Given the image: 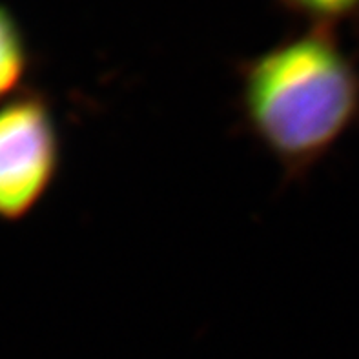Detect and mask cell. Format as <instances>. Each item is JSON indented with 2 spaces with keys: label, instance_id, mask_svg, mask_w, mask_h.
I'll return each mask as SVG.
<instances>
[{
  "label": "cell",
  "instance_id": "6da1fadb",
  "mask_svg": "<svg viewBox=\"0 0 359 359\" xmlns=\"http://www.w3.org/2000/svg\"><path fill=\"white\" fill-rule=\"evenodd\" d=\"M239 106L288 181L301 179L359 121V69L332 27L310 26L239 64Z\"/></svg>",
  "mask_w": 359,
  "mask_h": 359
},
{
  "label": "cell",
  "instance_id": "7a4b0ae2",
  "mask_svg": "<svg viewBox=\"0 0 359 359\" xmlns=\"http://www.w3.org/2000/svg\"><path fill=\"white\" fill-rule=\"evenodd\" d=\"M60 133L41 93H18L0 104V219L20 221L53 187Z\"/></svg>",
  "mask_w": 359,
  "mask_h": 359
},
{
  "label": "cell",
  "instance_id": "3957f363",
  "mask_svg": "<svg viewBox=\"0 0 359 359\" xmlns=\"http://www.w3.org/2000/svg\"><path fill=\"white\" fill-rule=\"evenodd\" d=\"M27 69L29 50L26 36L9 9L0 6V102L20 93Z\"/></svg>",
  "mask_w": 359,
  "mask_h": 359
},
{
  "label": "cell",
  "instance_id": "277c9868",
  "mask_svg": "<svg viewBox=\"0 0 359 359\" xmlns=\"http://www.w3.org/2000/svg\"><path fill=\"white\" fill-rule=\"evenodd\" d=\"M310 26L332 27L359 18V0H276Z\"/></svg>",
  "mask_w": 359,
  "mask_h": 359
}]
</instances>
